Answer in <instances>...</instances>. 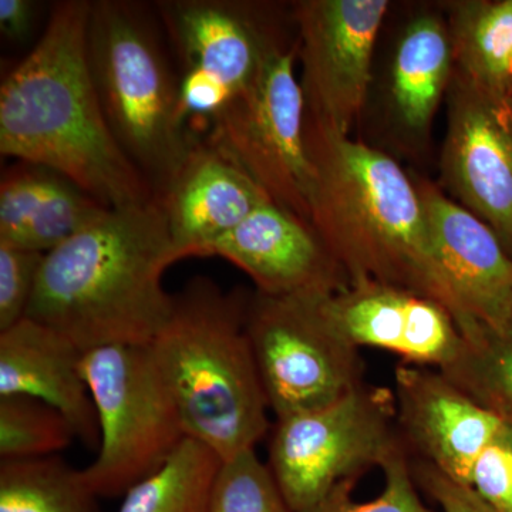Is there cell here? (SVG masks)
I'll use <instances>...</instances> for the list:
<instances>
[{
    "label": "cell",
    "instance_id": "1",
    "mask_svg": "<svg viewBox=\"0 0 512 512\" xmlns=\"http://www.w3.org/2000/svg\"><path fill=\"white\" fill-rule=\"evenodd\" d=\"M89 0L50 10L35 47L0 87V153L55 170L107 208L157 201L111 133L87 56Z\"/></svg>",
    "mask_w": 512,
    "mask_h": 512
},
{
    "label": "cell",
    "instance_id": "2",
    "mask_svg": "<svg viewBox=\"0 0 512 512\" xmlns=\"http://www.w3.org/2000/svg\"><path fill=\"white\" fill-rule=\"evenodd\" d=\"M315 168L312 225L338 259L350 285L399 286L434 299L464 338L480 332L458 298L431 241L412 175L383 151L306 120Z\"/></svg>",
    "mask_w": 512,
    "mask_h": 512
},
{
    "label": "cell",
    "instance_id": "3",
    "mask_svg": "<svg viewBox=\"0 0 512 512\" xmlns=\"http://www.w3.org/2000/svg\"><path fill=\"white\" fill-rule=\"evenodd\" d=\"M177 261L158 201L110 208L47 252L26 318L83 353L148 346L170 315L173 295L163 275Z\"/></svg>",
    "mask_w": 512,
    "mask_h": 512
},
{
    "label": "cell",
    "instance_id": "4",
    "mask_svg": "<svg viewBox=\"0 0 512 512\" xmlns=\"http://www.w3.org/2000/svg\"><path fill=\"white\" fill-rule=\"evenodd\" d=\"M249 296L195 276L173 295L170 315L148 345L187 436L222 460L255 448L269 430L247 333Z\"/></svg>",
    "mask_w": 512,
    "mask_h": 512
},
{
    "label": "cell",
    "instance_id": "5",
    "mask_svg": "<svg viewBox=\"0 0 512 512\" xmlns=\"http://www.w3.org/2000/svg\"><path fill=\"white\" fill-rule=\"evenodd\" d=\"M164 39L154 5L90 2L87 56L94 89L111 133L157 198L195 137L181 114L180 77Z\"/></svg>",
    "mask_w": 512,
    "mask_h": 512
},
{
    "label": "cell",
    "instance_id": "6",
    "mask_svg": "<svg viewBox=\"0 0 512 512\" xmlns=\"http://www.w3.org/2000/svg\"><path fill=\"white\" fill-rule=\"evenodd\" d=\"M100 444L83 477L99 497H119L167 463L187 439L183 417L148 346L84 353Z\"/></svg>",
    "mask_w": 512,
    "mask_h": 512
},
{
    "label": "cell",
    "instance_id": "7",
    "mask_svg": "<svg viewBox=\"0 0 512 512\" xmlns=\"http://www.w3.org/2000/svg\"><path fill=\"white\" fill-rule=\"evenodd\" d=\"M296 57V39L276 40L255 79L212 117L204 137L275 204L312 225L315 168L306 147V106Z\"/></svg>",
    "mask_w": 512,
    "mask_h": 512
},
{
    "label": "cell",
    "instance_id": "8",
    "mask_svg": "<svg viewBox=\"0 0 512 512\" xmlns=\"http://www.w3.org/2000/svg\"><path fill=\"white\" fill-rule=\"evenodd\" d=\"M404 450L394 393L365 383L322 409L276 419L268 466L292 512H312L336 485Z\"/></svg>",
    "mask_w": 512,
    "mask_h": 512
},
{
    "label": "cell",
    "instance_id": "9",
    "mask_svg": "<svg viewBox=\"0 0 512 512\" xmlns=\"http://www.w3.org/2000/svg\"><path fill=\"white\" fill-rule=\"evenodd\" d=\"M322 298L249 296V343L275 419L322 409L365 384L360 349L326 318Z\"/></svg>",
    "mask_w": 512,
    "mask_h": 512
},
{
    "label": "cell",
    "instance_id": "10",
    "mask_svg": "<svg viewBox=\"0 0 512 512\" xmlns=\"http://www.w3.org/2000/svg\"><path fill=\"white\" fill-rule=\"evenodd\" d=\"M386 0H303L292 6L306 120L350 136L365 109Z\"/></svg>",
    "mask_w": 512,
    "mask_h": 512
},
{
    "label": "cell",
    "instance_id": "11",
    "mask_svg": "<svg viewBox=\"0 0 512 512\" xmlns=\"http://www.w3.org/2000/svg\"><path fill=\"white\" fill-rule=\"evenodd\" d=\"M446 100L443 183L512 256V93L485 89L454 67Z\"/></svg>",
    "mask_w": 512,
    "mask_h": 512
},
{
    "label": "cell",
    "instance_id": "12",
    "mask_svg": "<svg viewBox=\"0 0 512 512\" xmlns=\"http://www.w3.org/2000/svg\"><path fill=\"white\" fill-rule=\"evenodd\" d=\"M323 313L357 349L387 350L403 363L446 375L466 355L467 339L434 299L399 286L363 281L320 299Z\"/></svg>",
    "mask_w": 512,
    "mask_h": 512
},
{
    "label": "cell",
    "instance_id": "13",
    "mask_svg": "<svg viewBox=\"0 0 512 512\" xmlns=\"http://www.w3.org/2000/svg\"><path fill=\"white\" fill-rule=\"evenodd\" d=\"M181 70L211 77L232 97L255 79L269 47L285 36L275 8L238 0L154 3Z\"/></svg>",
    "mask_w": 512,
    "mask_h": 512
},
{
    "label": "cell",
    "instance_id": "14",
    "mask_svg": "<svg viewBox=\"0 0 512 512\" xmlns=\"http://www.w3.org/2000/svg\"><path fill=\"white\" fill-rule=\"evenodd\" d=\"M397 423L410 456L466 484L508 417L474 400L439 370L396 367Z\"/></svg>",
    "mask_w": 512,
    "mask_h": 512
},
{
    "label": "cell",
    "instance_id": "15",
    "mask_svg": "<svg viewBox=\"0 0 512 512\" xmlns=\"http://www.w3.org/2000/svg\"><path fill=\"white\" fill-rule=\"evenodd\" d=\"M244 271L256 292L275 298L328 296L350 286L349 275L313 225L268 202L212 245Z\"/></svg>",
    "mask_w": 512,
    "mask_h": 512
},
{
    "label": "cell",
    "instance_id": "16",
    "mask_svg": "<svg viewBox=\"0 0 512 512\" xmlns=\"http://www.w3.org/2000/svg\"><path fill=\"white\" fill-rule=\"evenodd\" d=\"M157 201L180 259L210 256L218 239L256 208L274 202L241 167L197 133Z\"/></svg>",
    "mask_w": 512,
    "mask_h": 512
},
{
    "label": "cell",
    "instance_id": "17",
    "mask_svg": "<svg viewBox=\"0 0 512 512\" xmlns=\"http://www.w3.org/2000/svg\"><path fill=\"white\" fill-rule=\"evenodd\" d=\"M431 241L458 298L478 325L503 329L512 319V256L484 221L412 175Z\"/></svg>",
    "mask_w": 512,
    "mask_h": 512
},
{
    "label": "cell",
    "instance_id": "18",
    "mask_svg": "<svg viewBox=\"0 0 512 512\" xmlns=\"http://www.w3.org/2000/svg\"><path fill=\"white\" fill-rule=\"evenodd\" d=\"M84 353L57 330L25 318L0 332V397L26 396L49 404L72 424L87 447L99 448L100 429Z\"/></svg>",
    "mask_w": 512,
    "mask_h": 512
},
{
    "label": "cell",
    "instance_id": "19",
    "mask_svg": "<svg viewBox=\"0 0 512 512\" xmlns=\"http://www.w3.org/2000/svg\"><path fill=\"white\" fill-rule=\"evenodd\" d=\"M110 208L55 170L26 161L0 178V242L47 254Z\"/></svg>",
    "mask_w": 512,
    "mask_h": 512
},
{
    "label": "cell",
    "instance_id": "20",
    "mask_svg": "<svg viewBox=\"0 0 512 512\" xmlns=\"http://www.w3.org/2000/svg\"><path fill=\"white\" fill-rule=\"evenodd\" d=\"M453 72L447 20L433 13L410 20L394 50L389 84L390 111L404 136L416 141L429 137Z\"/></svg>",
    "mask_w": 512,
    "mask_h": 512
},
{
    "label": "cell",
    "instance_id": "21",
    "mask_svg": "<svg viewBox=\"0 0 512 512\" xmlns=\"http://www.w3.org/2000/svg\"><path fill=\"white\" fill-rule=\"evenodd\" d=\"M454 67L485 89L511 93L512 0H463L448 6Z\"/></svg>",
    "mask_w": 512,
    "mask_h": 512
},
{
    "label": "cell",
    "instance_id": "22",
    "mask_svg": "<svg viewBox=\"0 0 512 512\" xmlns=\"http://www.w3.org/2000/svg\"><path fill=\"white\" fill-rule=\"evenodd\" d=\"M222 458L187 437L160 470L123 495L119 512H208Z\"/></svg>",
    "mask_w": 512,
    "mask_h": 512
},
{
    "label": "cell",
    "instance_id": "23",
    "mask_svg": "<svg viewBox=\"0 0 512 512\" xmlns=\"http://www.w3.org/2000/svg\"><path fill=\"white\" fill-rule=\"evenodd\" d=\"M99 498L60 457L0 463V512H101Z\"/></svg>",
    "mask_w": 512,
    "mask_h": 512
},
{
    "label": "cell",
    "instance_id": "24",
    "mask_svg": "<svg viewBox=\"0 0 512 512\" xmlns=\"http://www.w3.org/2000/svg\"><path fill=\"white\" fill-rule=\"evenodd\" d=\"M74 439L72 424L49 404L26 396L0 397L2 461L55 457Z\"/></svg>",
    "mask_w": 512,
    "mask_h": 512
},
{
    "label": "cell",
    "instance_id": "25",
    "mask_svg": "<svg viewBox=\"0 0 512 512\" xmlns=\"http://www.w3.org/2000/svg\"><path fill=\"white\" fill-rule=\"evenodd\" d=\"M466 355L446 377L474 400L512 419V319L467 340Z\"/></svg>",
    "mask_w": 512,
    "mask_h": 512
},
{
    "label": "cell",
    "instance_id": "26",
    "mask_svg": "<svg viewBox=\"0 0 512 512\" xmlns=\"http://www.w3.org/2000/svg\"><path fill=\"white\" fill-rule=\"evenodd\" d=\"M208 512H292L268 463L255 448L222 460Z\"/></svg>",
    "mask_w": 512,
    "mask_h": 512
},
{
    "label": "cell",
    "instance_id": "27",
    "mask_svg": "<svg viewBox=\"0 0 512 512\" xmlns=\"http://www.w3.org/2000/svg\"><path fill=\"white\" fill-rule=\"evenodd\" d=\"M380 470L384 488L373 500L357 503L353 498L357 480H346L336 485L312 512H434L417 491L409 451L396 454Z\"/></svg>",
    "mask_w": 512,
    "mask_h": 512
},
{
    "label": "cell",
    "instance_id": "28",
    "mask_svg": "<svg viewBox=\"0 0 512 512\" xmlns=\"http://www.w3.org/2000/svg\"><path fill=\"white\" fill-rule=\"evenodd\" d=\"M45 255L0 242V332L28 315Z\"/></svg>",
    "mask_w": 512,
    "mask_h": 512
},
{
    "label": "cell",
    "instance_id": "29",
    "mask_svg": "<svg viewBox=\"0 0 512 512\" xmlns=\"http://www.w3.org/2000/svg\"><path fill=\"white\" fill-rule=\"evenodd\" d=\"M464 485L495 510L512 512V419L505 421L500 434L477 458Z\"/></svg>",
    "mask_w": 512,
    "mask_h": 512
},
{
    "label": "cell",
    "instance_id": "30",
    "mask_svg": "<svg viewBox=\"0 0 512 512\" xmlns=\"http://www.w3.org/2000/svg\"><path fill=\"white\" fill-rule=\"evenodd\" d=\"M412 460L417 487L439 504L441 512H500L473 490L424 461Z\"/></svg>",
    "mask_w": 512,
    "mask_h": 512
},
{
    "label": "cell",
    "instance_id": "31",
    "mask_svg": "<svg viewBox=\"0 0 512 512\" xmlns=\"http://www.w3.org/2000/svg\"><path fill=\"white\" fill-rule=\"evenodd\" d=\"M37 3L32 0H0V32L10 42H23L35 29Z\"/></svg>",
    "mask_w": 512,
    "mask_h": 512
},
{
    "label": "cell",
    "instance_id": "32",
    "mask_svg": "<svg viewBox=\"0 0 512 512\" xmlns=\"http://www.w3.org/2000/svg\"><path fill=\"white\" fill-rule=\"evenodd\" d=\"M510 86H511V93H512V66H511V72H510Z\"/></svg>",
    "mask_w": 512,
    "mask_h": 512
}]
</instances>
